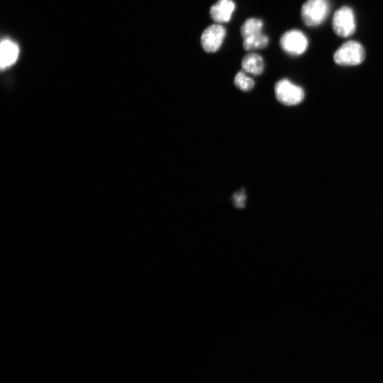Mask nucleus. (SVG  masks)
<instances>
[{
  "label": "nucleus",
  "instance_id": "nucleus-6",
  "mask_svg": "<svg viewBox=\"0 0 383 383\" xmlns=\"http://www.w3.org/2000/svg\"><path fill=\"white\" fill-rule=\"evenodd\" d=\"M275 93L277 100L287 106L297 105L304 98V90L288 79H283L276 84Z\"/></svg>",
  "mask_w": 383,
  "mask_h": 383
},
{
  "label": "nucleus",
  "instance_id": "nucleus-11",
  "mask_svg": "<svg viewBox=\"0 0 383 383\" xmlns=\"http://www.w3.org/2000/svg\"><path fill=\"white\" fill-rule=\"evenodd\" d=\"M235 84L241 91L248 92L253 88L255 82L245 72H239L235 77Z\"/></svg>",
  "mask_w": 383,
  "mask_h": 383
},
{
  "label": "nucleus",
  "instance_id": "nucleus-2",
  "mask_svg": "<svg viewBox=\"0 0 383 383\" xmlns=\"http://www.w3.org/2000/svg\"><path fill=\"white\" fill-rule=\"evenodd\" d=\"M330 10L329 0H308L302 8L301 17L306 26H318L327 19Z\"/></svg>",
  "mask_w": 383,
  "mask_h": 383
},
{
  "label": "nucleus",
  "instance_id": "nucleus-8",
  "mask_svg": "<svg viewBox=\"0 0 383 383\" xmlns=\"http://www.w3.org/2000/svg\"><path fill=\"white\" fill-rule=\"evenodd\" d=\"M236 5L233 0H219L210 9V16L218 24L227 23L231 20Z\"/></svg>",
  "mask_w": 383,
  "mask_h": 383
},
{
  "label": "nucleus",
  "instance_id": "nucleus-7",
  "mask_svg": "<svg viewBox=\"0 0 383 383\" xmlns=\"http://www.w3.org/2000/svg\"><path fill=\"white\" fill-rule=\"evenodd\" d=\"M226 36V30L220 24L208 26L201 36V45L207 53H215L221 48Z\"/></svg>",
  "mask_w": 383,
  "mask_h": 383
},
{
  "label": "nucleus",
  "instance_id": "nucleus-9",
  "mask_svg": "<svg viewBox=\"0 0 383 383\" xmlns=\"http://www.w3.org/2000/svg\"><path fill=\"white\" fill-rule=\"evenodd\" d=\"M242 68L244 72L254 75H260L265 68L264 61L260 55L251 53L245 56L242 60Z\"/></svg>",
  "mask_w": 383,
  "mask_h": 383
},
{
  "label": "nucleus",
  "instance_id": "nucleus-12",
  "mask_svg": "<svg viewBox=\"0 0 383 383\" xmlns=\"http://www.w3.org/2000/svg\"><path fill=\"white\" fill-rule=\"evenodd\" d=\"M247 196L245 190L242 189L233 196V202L235 206L238 209H243L246 206Z\"/></svg>",
  "mask_w": 383,
  "mask_h": 383
},
{
  "label": "nucleus",
  "instance_id": "nucleus-5",
  "mask_svg": "<svg viewBox=\"0 0 383 383\" xmlns=\"http://www.w3.org/2000/svg\"><path fill=\"white\" fill-rule=\"evenodd\" d=\"M280 45L288 54L297 56L303 54L308 47V38L299 30L286 32L281 38Z\"/></svg>",
  "mask_w": 383,
  "mask_h": 383
},
{
  "label": "nucleus",
  "instance_id": "nucleus-1",
  "mask_svg": "<svg viewBox=\"0 0 383 383\" xmlns=\"http://www.w3.org/2000/svg\"><path fill=\"white\" fill-rule=\"evenodd\" d=\"M262 20L251 18L247 19L241 27V34L244 38V49L247 52L263 49L267 47L269 40L263 31Z\"/></svg>",
  "mask_w": 383,
  "mask_h": 383
},
{
  "label": "nucleus",
  "instance_id": "nucleus-4",
  "mask_svg": "<svg viewBox=\"0 0 383 383\" xmlns=\"http://www.w3.org/2000/svg\"><path fill=\"white\" fill-rule=\"evenodd\" d=\"M332 28L340 37L347 38L353 35L357 29L354 10L347 6L338 10L333 17Z\"/></svg>",
  "mask_w": 383,
  "mask_h": 383
},
{
  "label": "nucleus",
  "instance_id": "nucleus-3",
  "mask_svg": "<svg viewBox=\"0 0 383 383\" xmlns=\"http://www.w3.org/2000/svg\"><path fill=\"white\" fill-rule=\"evenodd\" d=\"M366 58L364 47L358 42L344 43L334 54L335 63L341 66H354L362 63Z\"/></svg>",
  "mask_w": 383,
  "mask_h": 383
},
{
  "label": "nucleus",
  "instance_id": "nucleus-10",
  "mask_svg": "<svg viewBox=\"0 0 383 383\" xmlns=\"http://www.w3.org/2000/svg\"><path fill=\"white\" fill-rule=\"evenodd\" d=\"M1 56V67L6 68L13 64L17 59L19 48L17 45L9 40H4L0 48Z\"/></svg>",
  "mask_w": 383,
  "mask_h": 383
}]
</instances>
